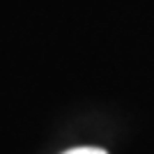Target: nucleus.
I'll use <instances>...</instances> for the list:
<instances>
[{
	"instance_id": "nucleus-1",
	"label": "nucleus",
	"mask_w": 154,
	"mask_h": 154,
	"mask_svg": "<svg viewBox=\"0 0 154 154\" xmlns=\"http://www.w3.org/2000/svg\"><path fill=\"white\" fill-rule=\"evenodd\" d=\"M62 154H108V152L101 147H74V149H67Z\"/></svg>"
}]
</instances>
